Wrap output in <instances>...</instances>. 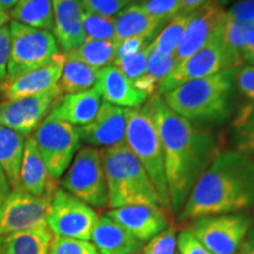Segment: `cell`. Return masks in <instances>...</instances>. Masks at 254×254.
<instances>
[{
    "label": "cell",
    "mask_w": 254,
    "mask_h": 254,
    "mask_svg": "<svg viewBox=\"0 0 254 254\" xmlns=\"http://www.w3.org/2000/svg\"><path fill=\"white\" fill-rule=\"evenodd\" d=\"M148 101L163 145L172 213L178 215L219 147L213 134L174 113L160 95L153 94Z\"/></svg>",
    "instance_id": "obj_1"
},
{
    "label": "cell",
    "mask_w": 254,
    "mask_h": 254,
    "mask_svg": "<svg viewBox=\"0 0 254 254\" xmlns=\"http://www.w3.org/2000/svg\"><path fill=\"white\" fill-rule=\"evenodd\" d=\"M254 207V160L237 150L219 151L190 190L179 222L241 213Z\"/></svg>",
    "instance_id": "obj_2"
},
{
    "label": "cell",
    "mask_w": 254,
    "mask_h": 254,
    "mask_svg": "<svg viewBox=\"0 0 254 254\" xmlns=\"http://www.w3.org/2000/svg\"><path fill=\"white\" fill-rule=\"evenodd\" d=\"M237 69L185 82L161 98L168 109L190 123H222L232 112Z\"/></svg>",
    "instance_id": "obj_3"
},
{
    "label": "cell",
    "mask_w": 254,
    "mask_h": 254,
    "mask_svg": "<svg viewBox=\"0 0 254 254\" xmlns=\"http://www.w3.org/2000/svg\"><path fill=\"white\" fill-rule=\"evenodd\" d=\"M100 151L111 209L139 204L163 207L151 178L126 142Z\"/></svg>",
    "instance_id": "obj_4"
},
{
    "label": "cell",
    "mask_w": 254,
    "mask_h": 254,
    "mask_svg": "<svg viewBox=\"0 0 254 254\" xmlns=\"http://www.w3.org/2000/svg\"><path fill=\"white\" fill-rule=\"evenodd\" d=\"M126 145L138 158L160 195L163 207L172 213L165 172L164 152L150 101L140 107L127 109Z\"/></svg>",
    "instance_id": "obj_5"
},
{
    "label": "cell",
    "mask_w": 254,
    "mask_h": 254,
    "mask_svg": "<svg viewBox=\"0 0 254 254\" xmlns=\"http://www.w3.org/2000/svg\"><path fill=\"white\" fill-rule=\"evenodd\" d=\"M11 31V57H9L7 78L9 82L49 64L58 55L59 46L52 32L31 27L12 20Z\"/></svg>",
    "instance_id": "obj_6"
},
{
    "label": "cell",
    "mask_w": 254,
    "mask_h": 254,
    "mask_svg": "<svg viewBox=\"0 0 254 254\" xmlns=\"http://www.w3.org/2000/svg\"><path fill=\"white\" fill-rule=\"evenodd\" d=\"M60 187L91 207H106L109 194L100 148L81 147L66 171Z\"/></svg>",
    "instance_id": "obj_7"
},
{
    "label": "cell",
    "mask_w": 254,
    "mask_h": 254,
    "mask_svg": "<svg viewBox=\"0 0 254 254\" xmlns=\"http://www.w3.org/2000/svg\"><path fill=\"white\" fill-rule=\"evenodd\" d=\"M33 138L50 176L60 179L80 150L78 127L47 116L34 131Z\"/></svg>",
    "instance_id": "obj_8"
},
{
    "label": "cell",
    "mask_w": 254,
    "mask_h": 254,
    "mask_svg": "<svg viewBox=\"0 0 254 254\" xmlns=\"http://www.w3.org/2000/svg\"><path fill=\"white\" fill-rule=\"evenodd\" d=\"M221 28L202 49L178 65L161 82L155 94L161 97L185 82L212 77L218 73L241 67L225 49L221 39Z\"/></svg>",
    "instance_id": "obj_9"
},
{
    "label": "cell",
    "mask_w": 254,
    "mask_h": 254,
    "mask_svg": "<svg viewBox=\"0 0 254 254\" xmlns=\"http://www.w3.org/2000/svg\"><path fill=\"white\" fill-rule=\"evenodd\" d=\"M252 224L245 213H231L196 219L187 227L212 254H237Z\"/></svg>",
    "instance_id": "obj_10"
},
{
    "label": "cell",
    "mask_w": 254,
    "mask_h": 254,
    "mask_svg": "<svg viewBox=\"0 0 254 254\" xmlns=\"http://www.w3.org/2000/svg\"><path fill=\"white\" fill-rule=\"evenodd\" d=\"M98 215L93 207L57 187L47 212V227L55 237L91 241Z\"/></svg>",
    "instance_id": "obj_11"
},
{
    "label": "cell",
    "mask_w": 254,
    "mask_h": 254,
    "mask_svg": "<svg viewBox=\"0 0 254 254\" xmlns=\"http://www.w3.org/2000/svg\"><path fill=\"white\" fill-rule=\"evenodd\" d=\"M51 199L12 190L0 205V236L47 227Z\"/></svg>",
    "instance_id": "obj_12"
},
{
    "label": "cell",
    "mask_w": 254,
    "mask_h": 254,
    "mask_svg": "<svg viewBox=\"0 0 254 254\" xmlns=\"http://www.w3.org/2000/svg\"><path fill=\"white\" fill-rule=\"evenodd\" d=\"M63 93L59 86L45 93L0 101V125L30 136L49 116Z\"/></svg>",
    "instance_id": "obj_13"
},
{
    "label": "cell",
    "mask_w": 254,
    "mask_h": 254,
    "mask_svg": "<svg viewBox=\"0 0 254 254\" xmlns=\"http://www.w3.org/2000/svg\"><path fill=\"white\" fill-rule=\"evenodd\" d=\"M226 18V9L215 0H209L189 15L185 32L174 52L177 66L202 49L220 30ZM176 66V67H177Z\"/></svg>",
    "instance_id": "obj_14"
},
{
    "label": "cell",
    "mask_w": 254,
    "mask_h": 254,
    "mask_svg": "<svg viewBox=\"0 0 254 254\" xmlns=\"http://www.w3.org/2000/svg\"><path fill=\"white\" fill-rule=\"evenodd\" d=\"M127 109L101 101L91 123L78 127L81 141L92 147L109 148L126 140Z\"/></svg>",
    "instance_id": "obj_15"
},
{
    "label": "cell",
    "mask_w": 254,
    "mask_h": 254,
    "mask_svg": "<svg viewBox=\"0 0 254 254\" xmlns=\"http://www.w3.org/2000/svg\"><path fill=\"white\" fill-rule=\"evenodd\" d=\"M168 214L161 206L147 204L123 206L106 213L144 244L170 227Z\"/></svg>",
    "instance_id": "obj_16"
},
{
    "label": "cell",
    "mask_w": 254,
    "mask_h": 254,
    "mask_svg": "<svg viewBox=\"0 0 254 254\" xmlns=\"http://www.w3.org/2000/svg\"><path fill=\"white\" fill-rule=\"evenodd\" d=\"M65 62V53H58L46 65L25 73L14 80L4 82L0 85L2 98L5 100H12L51 91L58 86Z\"/></svg>",
    "instance_id": "obj_17"
},
{
    "label": "cell",
    "mask_w": 254,
    "mask_h": 254,
    "mask_svg": "<svg viewBox=\"0 0 254 254\" xmlns=\"http://www.w3.org/2000/svg\"><path fill=\"white\" fill-rule=\"evenodd\" d=\"M93 88L100 95L101 100L124 109L140 107L150 98L139 91L133 81L114 65L98 71L97 82Z\"/></svg>",
    "instance_id": "obj_18"
},
{
    "label": "cell",
    "mask_w": 254,
    "mask_h": 254,
    "mask_svg": "<svg viewBox=\"0 0 254 254\" xmlns=\"http://www.w3.org/2000/svg\"><path fill=\"white\" fill-rule=\"evenodd\" d=\"M82 7L80 0H53V30L63 53H69L84 43Z\"/></svg>",
    "instance_id": "obj_19"
},
{
    "label": "cell",
    "mask_w": 254,
    "mask_h": 254,
    "mask_svg": "<svg viewBox=\"0 0 254 254\" xmlns=\"http://www.w3.org/2000/svg\"><path fill=\"white\" fill-rule=\"evenodd\" d=\"M19 190L34 196L50 199H52L57 190V180L50 176L33 135L27 136L25 141L23 161L19 173Z\"/></svg>",
    "instance_id": "obj_20"
},
{
    "label": "cell",
    "mask_w": 254,
    "mask_h": 254,
    "mask_svg": "<svg viewBox=\"0 0 254 254\" xmlns=\"http://www.w3.org/2000/svg\"><path fill=\"white\" fill-rule=\"evenodd\" d=\"M91 240L99 254H131L144 247V243L106 214L98 218Z\"/></svg>",
    "instance_id": "obj_21"
},
{
    "label": "cell",
    "mask_w": 254,
    "mask_h": 254,
    "mask_svg": "<svg viewBox=\"0 0 254 254\" xmlns=\"http://www.w3.org/2000/svg\"><path fill=\"white\" fill-rule=\"evenodd\" d=\"M100 104L101 98L94 88L80 93L63 94L53 105L49 117L80 127L93 120Z\"/></svg>",
    "instance_id": "obj_22"
},
{
    "label": "cell",
    "mask_w": 254,
    "mask_h": 254,
    "mask_svg": "<svg viewBox=\"0 0 254 254\" xmlns=\"http://www.w3.org/2000/svg\"><path fill=\"white\" fill-rule=\"evenodd\" d=\"M114 41L119 43L133 37L153 38L164 23L152 17L141 7L140 4L132 2L116 15Z\"/></svg>",
    "instance_id": "obj_23"
},
{
    "label": "cell",
    "mask_w": 254,
    "mask_h": 254,
    "mask_svg": "<svg viewBox=\"0 0 254 254\" xmlns=\"http://www.w3.org/2000/svg\"><path fill=\"white\" fill-rule=\"evenodd\" d=\"M26 136L0 125V167L7 177L12 190H19V173Z\"/></svg>",
    "instance_id": "obj_24"
},
{
    "label": "cell",
    "mask_w": 254,
    "mask_h": 254,
    "mask_svg": "<svg viewBox=\"0 0 254 254\" xmlns=\"http://www.w3.org/2000/svg\"><path fill=\"white\" fill-rule=\"evenodd\" d=\"M52 239L49 227L0 236V254H49Z\"/></svg>",
    "instance_id": "obj_25"
},
{
    "label": "cell",
    "mask_w": 254,
    "mask_h": 254,
    "mask_svg": "<svg viewBox=\"0 0 254 254\" xmlns=\"http://www.w3.org/2000/svg\"><path fill=\"white\" fill-rule=\"evenodd\" d=\"M9 15L19 24L52 32L53 0H18Z\"/></svg>",
    "instance_id": "obj_26"
},
{
    "label": "cell",
    "mask_w": 254,
    "mask_h": 254,
    "mask_svg": "<svg viewBox=\"0 0 254 254\" xmlns=\"http://www.w3.org/2000/svg\"><path fill=\"white\" fill-rule=\"evenodd\" d=\"M67 59H74L86 64L90 67L99 69L113 65L117 58V41L85 40L72 52L65 53Z\"/></svg>",
    "instance_id": "obj_27"
},
{
    "label": "cell",
    "mask_w": 254,
    "mask_h": 254,
    "mask_svg": "<svg viewBox=\"0 0 254 254\" xmlns=\"http://www.w3.org/2000/svg\"><path fill=\"white\" fill-rule=\"evenodd\" d=\"M176 66L177 63L173 55H161L152 49L151 45V53L148 57L146 71L140 78L133 81V84L139 91L144 92L148 97H152L157 93L161 82L176 68Z\"/></svg>",
    "instance_id": "obj_28"
},
{
    "label": "cell",
    "mask_w": 254,
    "mask_h": 254,
    "mask_svg": "<svg viewBox=\"0 0 254 254\" xmlns=\"http://www.w3.org/2000/svg\"><path fill=\"white\" fill-rule=\"evenodd\" d=\"M98 71L86 64L66 58L58 86L63 94L80 93L91 90L97 82Z\"/></svg>",
    "instance_id": "obj_29"
},
{
    "label": "cell",
    "mask_w": 254,
    "mask_h": 254,
    "mask_svg": "<svg viewBox=\"0 0 254 254\" xmlns=\"http://www.w3.org/2000/svg\"><path fill=\"white\" fill-rule=\"evenodd\" d=\"M234 150L254 160V103H246L238 110L232 122Z\"/></svg>",
    "instance_id": "obj_30"
},
{
    "label": "cell",
    "mask_w": 254,
    "mask_h": 254,
    "mask_svg": "<svg viewBox=\"0 0 254 254\" xmlns=\"http://www.w3.org/2000/svg\"><path fill=\"white\" fill-rule=\"evenodd\" d=\"M190 14H178L173 17L151 43L152 49L161 55H174L184 32H185Z\"/></svg>",
    "instance_id": "obj_31"
},
{
    "label": "cell",
    "mask_w": 254,
    "mask_h": 254,
    "mask_svg": "<svg viewBox=\"0 0 254 254\" xmlns=\"http://www.w3.org/2000/svg\"><path fill=\"white\" fill-rule=\"evenodd\" d=\"M251 27L252 26L233 20V19H230L226 15L221 28L222 44H224L227 52L230 53V56L240 66L243 65L241 52H243L244 43H245L246 34Z\"/></svg>",
    "instance_id": "obj_32"
},
{
    "label": "cell",
    "mask_w": 254,
    "mask_h": 254,
    "mask_svg": "<svg viewBox=\"0 0 254 254\" xmlns=\"http://www.w3.org/2000/svg\"><path fill=\"white\" fill-rule=\"evenodd\" d=\"M81 19L86 37L85 40H114V17H107L84 9Z\"/></svg>",
    "instance_id": "obj_33"
},
{
    "label": "cell",
    "mask_w": 254,
    "mask_h": 254,
    "mask_svg": "<svg viewBox=\"0 0 254 254\" xmlns=\"http://www.w3.org/2000/svg\"><path fill=\"white\" fill-rule=\"evenodd\" d=\"M152 43V41H151ZM151 53V44L146 46L139 52L133 53V55L120 57L114 60L113 65L117 66L124 74L131 81H135L144 74L147 67L148 57Z\"/></svg>",
    "instance_id": "obj_34"
},
{
    "label": "cell",
    "mask_w": 254,
    "mask_h": 254,
    "mask_svg": "<svg viewBox=\"0 0 254 254\" xmlns=\"http://www.w3.org/2000/svg\"><path fill=\"white\" fill-rule=\"evenodd\" d=\"M49 254H99V252L88 240L55 237L51 241Z\"/></svg>",
    "instance_id": "obj_35"
},
{
    "label": "cell",
    "mask_w": 254,
    "mask_h": 254,
    "mask_svg": "<svg viewBox=\"0 0 254 254\" xmlns=\"http://www.w3.org/2000/svg\"><path fill=\"white\" fill-rule=\"evenodd\" d=\"M177 232L170 226L158 236L144 244L142 254H176L177 252Z\"/></svg>",
    "instance_id": "obj_36"
},
{
    "label": "cell",
    "mask_w": 254,
    "mask_h": 254,
    "mask_svg": "<svg viewBox=\"0 0 254 254\" xmlns=\"http://www.w3.org/2000/svg\"><path fill=\"white\" fill-rule=\"evenodd\" d=\"M139 4L148 14L161 20L164 24L180 14L179 0H144Z\"/></svg>",
    "instance_id": "obj_37"
},
{
    "label": "cell",
    "mask_w": 254,
    "mask_h": 254,
    "mask_svg": "<svg viewBox=\"0 0 254 254\" xmlns=\"http://www.w3.org/2000/svg\"><path fill=\"white\" fill-rule=\"evenodd\" d=\"M80 2L86 11L107 17H116L127 5L131 4L128 0H80Z\"/></svg>",
    "instance_id": "obj_38"
},
{
    "label": "cell",
    "mask_w": 254,
    "mask_h": 254,
    "mask_svg": "<svg viewBox=\"0 0 254 254\" xmlns=\"http://www.w3.org/2000/svg\"><path fill=\"white\" fill-rule=\"evenodd\" d=\"M234 86L246 99L254 103V65L241 66L237 69Z\"/></svg>",
    "instance_id": "obj_39"
},
{
    "label": "cell",
    "mask_w": 254,
    "mask_h": 254,
    "mask_svg": "<svg viewBox=\"0 0 254 254\" xmlns=\"http://www.w3.org/2000/svg\"><path fill=\"white\" fill-rule=\"evenodd\" d=\"M177 251L179 254H212L202 245L189 227L183 230L177 237Z\"/></svg>",
    "instance_id": "obj_40"
},
{
    "label": "cell",
    "mask_w": 254,
    "mask_h": 254,
    "mask_svg": "<svg viewBox=\"0 0 254 254\" xmlns=\"http://www.w3.org/2000/svg\"><path fill=\"white\" fill-rule=\"evenodd\" d=\"M230 19L254 27V0H239L226 9Z\"/></svg>",
    "instance_id": "obj_41"
},
{
    "label": "cell",
    "mask_w": 254,
    "mask_h": 254,
    "mask_svg": "<svg viewBox=\"0 0 254 254\" xmlns=\"http://www.w3.org/2000/svg\"><path fill=\"white\" fill-rule=\"evenodd\" d=\"M11 57V31L9 25L0 28V85L7 78V67Z\"/></svg>",
    "instance_id": "obj_42"
},
{
    "label": "cell",
    "mask_w": 254,
    "mask_h": 254,
    "mask_svg": "<svg viewBox=\"0 0 254 254\" xmlns=\"http://www.w3.org/2000/svg\"><path fill=\"white\" fill-rule=\"evenodd\" d=\"M151 44V38L133 37L117 43V58L139 52ZM116 58V59H117Z\"/></svg>",
    "instance_id": "obj_43"
},
{
    "label": "cell",
    "mask_w": 254,
    "mask_h": 254,
    "mask_svg": "<svg viewBox=\"0 0 254 254\" xmlns=\"http://www.w3.org/2000/svg\"><path fill=\"white\" fill-rule=\"evenodd\" d=\"M241 58L243 63H247V65H254V27H251L247 32Z\"/></svg>",
    "instance_id": "obj_44"
},
{
    "label": "cell",
    "mask_w": 254,
    "mask_h": 254,
    "mask_svg": "<svg viewBox=\"0 0 254 254\" xmlns=\"http://www.w3.org/2000/svg\"><path fill=\"white\" fill-rule=\"evenodd\" d=\"M180 1V14H190L195 9L201 7L209 0H179Z\"/></svg>",
    "instance_id": "obj_45"
},
{
    "label": "cell",
    "mask_w": 254,
    "mask_h": 254,
    "mask_svg": "<svg viewBox=\"0 0 254 254\" xmlns=\"http://www.w3.org/2000/svg\"><path fill=\"white\" fill-rule=\"evenodd\" d=\"M11 185H9V182L6 177L4 171L0 167V205L4 202V200L7 198L9 193H11Z\"/></svg>",
    "instance_id": "obj_46"
},
{
    "label": "cell",
    "mask_w": 254,
    "mask_h": 254,
    "mask_svg": "<svg viewBox=\"0 0 254 254\" xmlns=\"http://www.w3.org/2000/svg\"><path fill=\"white\" fill-rule=\"evenodd\" d=\"M237 254H254V237L247 236L246 240L244 241L243 246L240 247L239 252Z\"/></svg>",
    "instance_id": "obj_47"
},
{
    "label": "cell",
    "mask_w": 254,
    "mask_h": 254,
    "mask_svg": "<svg viewBox=\"0 0 254 254\" xmlns=\"http://www.w3.org/2000/svg\"><path fill=\"white\" fill-rule=\"evenodd\" d=\"M12 21L11 15H9V12L6 11L2 7H0V28L6 26V25H9Z\"/></svg>",
    "instance_id": "obj_48"
},
{
    "label": "cell",
    "mask_w": 254,
    "mask_h": 254,
    "mask_svg": "<svg viewBox=\"0 0 254 254\" xmlns=\"http://www.w3.org/2000/svg\"><path fill=\"white\" fill-rule=\"evenodd\" d=\"M17 1L18 0H0V7H2L7 12H9L12 8H13V6L15 5V2Z\"/></svg>",
    "instance_id": "obj_49"
},
{
    "label": "cell",
    "mask_w": 254,
    "mask_h": 254,
    "mask_svg": "<svg viewBox=\"0 0 254 254\" xmlns=\"http://www.w3.org/2000/svg\"><path fill=\"white\" fill-rule=\"evenodd\" d=\"M215 1H217L218 4H220L222 7H225V6H227L230 4H234V2L239 1V0H215Z\"/></svg>",
    "instance_id": "obj_50"
},
{
    "label": "cell",
    "mask_w": 254,
    "mask_h": 254,
    "mask_svg": "<svg viewBox=\"0 0 254 254\" xmlns=\"http://www.w3.org/2000/svg\"><path fill=\"white\" fill-rule=\"evenodd\" d=\"M128 1L131 2V4H132V2H136V4H139V2L144 1V0H128Z\"/></svg>",
    "instance_id": "obj_51"
},
{
    "label": "cell",
    "mask_w": 254,
    "mask_h": 254,
    "mask_svg": "<svg viewBox=\"0 0 254 254\" xmlns=\"http://www.w3.org/2000/svg\"><path fill=\"white\" fill-rule=\"evenodd\" d=\"M2 99V93H1V90H0V101Z\"/></svg>",
    "instance_id": "obj_52"
},
{
    "label": "cell",
    "mask_w": 254,
    "mask_h": 254,
    "mask_svg": "<svg viewBox=\"0 0 254 254\" xmlns=\"http://www.w3.org/2000/svg\"><path fill=\"white\" fill-rule=\"evenodd\" d=\"M131 254H142L141 252H135V253H131Z\"/></svg>",
    "instance_id": "obj_53"
}]
</instances>
